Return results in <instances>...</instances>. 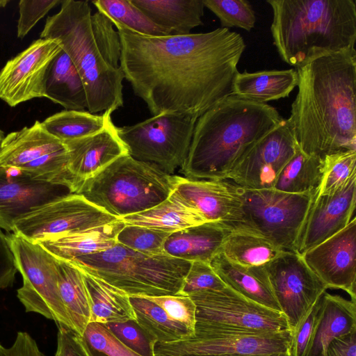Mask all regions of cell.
Returning <instances> with one entry per match:
<instances>
[{"mask_svg": "<svg viewBox=\"0 0 356 356\" xmlns=\"http://www.w3.org/2000/svg\"><path fill=\"white\" fill-rule=\"evenodd\" d=\"M111 22L120 37L124 79L152 116L172 113L197 119L232 95L246 47L238 33L218 28L149 36Z\"/></svg>", "mask_w": 356, "mask_h": 356, "instance_id": "cell-1", "label": "cell"}, {"mask_svg": "<svg viewBox=\"0 0 356 356\" xmlns=\"http://www.w3.org/2000/svg\"><path fill=\"white\" fill-rule=\"evenodd\" d=\"M296 70L298 90L286 121L299 148L321 159L356 151V53L322 55Z\"/></svg>", "mask_w": 356, "mask_h": 356, "instance_id": "cell-2", "label": "cell"}, {"mask_svg": "<svg viewBox=\"0 0 356 356\" xmlns=\"http://www.w3.org/2000/svg\"><path fill=\"white\" fill-rule=\"evenodd\" d=\"M40 38L58 41L72 60L84 83L88 112L111 114L123 106L120 37L106 15L92 14L88 1H63Z\"/></svg>", "mask_w": 356, "mask_h": 356, "instance_id": "cell-3", "label": "cell"}, {"mask_svg": "<svg viewBox=\"0 0 356 356\" xmlns=\"http://www.w3.org/2000/svg\"><path fill=\"white\" fill-rule=\"evenodd\" d=\"M283 119L268 104L227 97L197 118L182 174L191 179H225L238 159Z\"/></svg>", "mask_w": 356, "mask_h": 356, "instance_id": "cell-4", "label": "cell"}, {"mask_svg": "<svg viewBox=\"0 0 356 356\" xmlns=\"http://www.w3.org/2000/svg\"><path fill=\"white\" fill-rule=\"evenodd\" d=\"M281 59L296 68L322 55L356 53L355 0H267Z\"/></svg>", "mask_w": 356, "mask_h": 356, "instance_id": "cell-5", "label": "cell"}, {"mask_svg": "<svg viewBox=\"0 0 356 356\" xmlns=\"http://www.w3.org/2000/svg\"><path fill=\"white\" fill-rule=\"evenodd\" d=\"M68 263L129 296L145 297L179 294L191 264L165 254L141 253L118 243Z\"/></svg>", "mask_w": 356, "mask_h": 356, "instance_id": "cell-6", "label": "cell"}, {"mask_svg": "<svg viewBox=\"0 0 356 356\" xmlns=\"http://www.w3.org/2000/svg\"><path fill=\"white\" fill-rule=\"evenodd\" d=\"M175 177L126 154L82 182L76 193L120 218L149 209L168 198Z\"/></svg>", "mask_w": 356, "mask_h": 356, "instance_id": "cell-7", "label": "cell"}, {"mask_svg": "<svg viewBox=\"0 0 356 356\" xmlns=\"http://www.w3.org/2000/svg\"><path fill=\"white\" fill-rule=\"evenodd\" d=\"M241 222L232 231L261 236L284 251L296 252L297 241L315 193L296 194L240 187Z\"/></svg>", "mask_w": 356, "mask_h": 356, "instance_id": "cell-8", "label": "cell"}, {"mask_svg": "<svg viewBox=\"0 0 356 356\" xmlns=\"http://www.w3.org/2000/svg\"><path fill=\"white\" fill-rule=\"evenodd\" d=\"M197 120L166 113L116 131L129 155L172 175L185 162Z\"/></svg>", "mask_w": 356, "mask_h": 356, "instance_id": "cell-9", "label": "cell"}, {"mask_svg": "<svg viewBox=\"0 0 356 356\" xmlns=\"http://www.w3.org/2000/svg\"><path fill=\"white\" fill-rule=\"evenodd\" d=\"M6 236L23 277L17 296L26 312L73 330L59 292L56 258L38 243L14 233Z\"/></svg>", "mask_w": 356, "mask_h": 356, "instance_id": "cell-10", "label": "cell"}, {"mask_svg": "<svg viewBox=\"0 0 356 356\" xmlns=\"http://www.w3.org/2000/svg\"><path fill=\"white\" fill-rule=\"evenodd\" d=\"M65 144L36 120L28 127L8 134L0 145V165L17 168L31 177L68 187L76 184L67 168Z\"/></svg>", "mask_w": 356, "mask_h": 356, "instance_id": "cell-11", "label": "cell"}, {"mask_svg": "<svg viewBox=\"0 0 356 356\" xmlns=\"http://www.w3.org/2000/svg\"><path fill=\"white\" fill-rule=\"evenodd\" d=\"M196 306L195 329L277 332L290 330L284 315L259 305L227 286L188 296Z\"/></svg>", "mask_w": 356, "mask_h": 356, "instance_id": "cell-12", "label": "cell"}, {"mask_svg": "<svg viewBox=\"0 0 356 356\" xmlns=\"http://www.w3.org/2000/svg\"><path fill=\"white\" fill-rule=\"evenodd\" d=\"M291 330L277 332L195 329L188 339L156 343L155 356L270 355L289 353Z\"/></svg>", "mask_w": 356, "mask_h": 356, "instance_id": "cell-13", "label": "cell"}, {"mask_svg": "<svg viewBox=\"0 0 356 356\" xmlns=\"http://www.w3.org/2000/svg\"><path fill=\"white\" fill-rule=\"evenodd\" d=\"M117 218L88 201L72 193L54 200L16 221L13 233L37 242L102 226Z\"/></svg>", "mask_w": 356, "mask_h": 356, "instance_id": "cell-14", "label": "cell"}, {"mask_svg": "<svg viewBox=\"0 0 356 356\" xmlns=\"http://www.w3.org/2000/svg\"><path fill=\"white\" fill-rule=\"evenodd\" d=\"M264 266L280 311L293 330L327 288L296 252L284 251Z\"/></svg>", "mask_w": 356, "mask_h": 356, "instance_id": "cell-15", "label": "cell"}, {"mask_svg": "<svg viewBox=\"0 0 356 356\" xmlns=\"http://www.w3.org/2000/svg\"><path fill=\"white\" fill-rule=\"evenodd\" d=\"M296 147L286 119L284 118L238 159L225 179L245 189L273 188L278 175L293 156Z\"/></svg>", "mask_w": 356, "mask_h": 356, "instance_id": "cell-16", "label": "cell"}, {"mask_svg": "<svg viewBox=\"0 0 356 356\" xmlns=\"http://www.w3.org/2000/svg\"><path fill=\"white\" fill-rule=\"evenodd\" d=\"M61 49L58 41L40 38L8 60L0 71V99L14 107L44 97L49 66Z\"/></svg>", "mask_w": 356, "mask_h": 356, "instance_id": "cell-17", "label": "cell"}, {"mask_svg": "<svg viewBox=\"0 0 356 356\" xmlns=\"http://www.w3.org/2000/svg\"><path fill=\"white\" fill-rule=\"evenodd\" d=\"M168 197L194 210L207 222H219L230 231L241 220L240 187L227 179L199 180L176 176Z\"/></svg>", "mask_w": 356, "mask_h": 356, "instance_id": "cell-18", "label": "cell"}, {"mask_svg": "<svg viewBox=\"0 0 356 356\" xmlns=\"http://www.w3.org/2000/svg\"><path fill=\"white\" fill-rule=\"evenodd\" d=\"M327 288L345 291L356 302V218L301 255Z\"/></svg>", "mask_w": 356, "mask_h": 356, "instance_id": "cell-19", "label": "cell"}, {"mask_svg": "<svg viewBox=\"0 0 356 356\" xmlns=\"http://www.w3.org/2000/svg\"><path fill=\"white\" fill-rule=\"evenodd\" d=\"M72 193L65 186L35 179L17 168L0 165V229L13 231L20 218Z\"/></svg>", "mask_w": 356, "mask_h": 356, "instance_id": "cell-20", "label": "cell"}, {"mask_svg": "<svg viewBox=\"0 0 356 356\" xmlns=\"http://www.w3.org/2000/svg\"><path fill=\"white\" fill-rule=\"evenodd\" d=\"M356 204V178L339 191L314 197L301 229L296 252L302 255L343 229Z\"/></svg>", "mask_w": 356, "mask_h": 356, "instance_id": "cell-21", "label": "cell"}, {"mask_svg": "<svg viewBox=\"0 0 356 356\" xmlns=\"http://www.w3.org/2000/svg\"><path fill=\"white\" fill-rule=\"evenodd\" d=\"M63 143L67 152V168L76 182V191L82 182L128 154L111 120L97 133Z\"/></svg>", "mask_w": 356, "mask_h": 356, "instance_id": "cell-22", "label": "cell"}, {"mask_svg": "<svg viewBox=\"0 0 356 356\" xmlns=\"http://www.w3.org/2000/svg\"><path fill=\"white\" fill-rule=\"evenodd\" d=\"M355 330L356 302L325 291L321 295L320 310L305 356H325L333 340Z\"/></svg>", "mask_w": 356, "mask_h": 356, "instance_id": "cell-23", "label": "cell"}, {"mask_svg": "<svg viewBox=\"0 0 356 356\" xmlns=\"http://www.w3.org/2000/svg\"><path fill=\"white\" fill-rule=\"evenodd\" d=\"M230 229L216 222H207L171 233L166 238L164 254L174 258L210 263L221 251Z\"/></svg>", "mask_w": 356, "mask_h": 356, "instance_id": "cell-24", "label": "cell"}, {"mask_svg": "<svg viewBox=\"0 0 356 356\" xmlns=\"http://www.w3.org/2000/svg\"><path fill=\"white\" fill-rule=\"evenodd\" d=\"M210 264L228 287L249 300L281 312L265 266L238 264L227 259L221 252L211 259Z\"/></svg>", "mask_w": 356, "mask_h": 356, "instance_id": "cell-25", "label": "cell"}, {"mask_svg": "<svg viewBox=\"0 0 356 356\" xmlns=\"http://www.w3.org/2000/svg\"><path fill=\"white\" fill-rule=\"evenodd\" d=\"M125 223L120 219L111 223L77 232L46 238L35 243L55 258L70 262L74 259L110 249Z\"/></svg>", "mask_w": 356, "mask_h": 356, "instance_id": "cell-26", "label": "cell"}, {"mask_svg": "<svg viewBox=\"0 0 356 356\" xmlns=\"http://www.w3.org/2000/svg\"><path fill=\"white\" fill-rule=\"evenodd\" d=\"M298 85L296 69L238 72L235 76L232 95L261 103L289 97Z\"/></svg>", "mask_w": 356, "mask_h": 356, "instance_id": "cell-27", "label": "cell"}, {"mask_svg": "<svg viewBox=\"0 0 356 356\" xmlns=\"http://www.w3.org/2000/svg\"><path fill=\"white\" fill-rule=\"evenodd\" d=\"M44 97L65 110L84 111L88 107L81 75L68 55L61 49L50 63L45 79Z\"/></svg>", "mask_w": 356, "mask_h": 356, "instance_id": "cell-28", "label": "cell"}, {"mask_svg": "<svg viewBox=\"0 0 356 356\" xmlns=\"http://www.w3.org/2000/svg\"><path fill=\"white\" fill-rule=\"evenodd\" d=\"M157 26L171 34L186 35L202 24L203 0H131Z\"/></svg>", "mask_w": 356, "mask_h": 356, "instance_id": "cell-29", "label": "cell"}, {"mask_svg": "<svg viewBox=\"0 0 356 356\" xmlns=\"http://www.w3.org/2000/svg\"><path fill=\"white\" fill-rule=\"evenodd\" d=\"M81 271L89 298L90 323L105 325L135 319L127 294L88 273Z\"/></svg>", "mask_w": 356, "mask_h": 356, "instance_id": "cell-30", "label": "cell"}, {"mask_svg": "<svg viewBox=\"0 0 356 356\" xmlns=\"http://www.w3.org/2000/svg\"><path fill=\"white\" fill-rule=\"evenodd\" d=\"M57 259L58 283L61 300L73 326L81 336L90 321V307L82 272L76 266Z\"/></svg>", "mask_w": 356, "mask_h": 356, "instance_id": "cell-31", "label": "cell"}, {"mask_svg": "<svg viewBox=\"0 0 356 356\" xmlns=\"http://www.w3.org/2000/svg\"><path fill=\"white\" fill-rule=\"evenodd\" d=\"M119 219L126 225L169 233L207 222L196 211L169 197L149 209Z\"/></svg>", "mask_w": 356, "mask_h": 356, "instance_id": "cell-32", "label": "cell"}, {"mask_svg": "<svg viewBox=\"0 0 356 356\" xmlns=\"http://www.w3.org/2000/svg\"><path fill=\"white\" fill-rule=\"evenodd\" d=\"M135 319L157 343H168L188 339L194 332L169 316L156 302L145 296H129Z\"/></svg>", "mask_w": 356, "mask_h": 356, "instance_id": "cell-33", "label": "cell"}, {"mask_svg": "<svg viewBox=\"0 0 356 356\" xmlns=\"http://www.w3.org/2000/svg\"><path fill=\"white\" fill-rule=\"evenodd\" d=\"M220 252L236 264L260 266L284 251L261 236L243 231H231L225 238Z\"/></svg>", "mask_w": 356, "mask_h": 356, "instance_id": "cell-34", "label": "cell"}, {"mask_svg": "<svg viewBox=\"0 0 356 356\" xmlns=\"http://www.w3.org/2000/svg\"><path fill=\"white\" fill-rule=\"evenodd\" d=\"M321 170L322 159L305 154L297 145L293 156L280 172L273 188L296 194L316 193Z\"/></svg>", "mask_w": 356, "mask_h": 356, "instance_id": "cell-35", "label": "cell"}, {"mask_svg": "<svg viewBox=\"0 0 356 356\" xmlns=\"http://www.w3.org/2000/svg\"><path fill=\"white\" fill-rule=\"evenodd\" d=\"M111 113L95 115L86 111L65 110L41 122L43 128L62 142L78 139L104 129L111 120Z\"/></svg>", "mask_w": 356, "mask_h": 356, "instance_id": "cell-36", "label": "cell"}, {"mask_svg": "<svg viewBox=\"0 0 356 356\" xmlns=\"http://www.w3.org/2000/svg\"><path fill=\"white\" fill-rule=\"evenodd\" d=\"M97 11L113 22L142 35L163 36L171 33L155 24L131 0H96L91 2Z\"/></svg>", "mask_w": 356, "mask_h": 356, "instance_id": "cell-37", "label": "cell"}, {"mask_svg": "<svg viewBox=\"0 0 356 356\" xmlns=\"http://www.w3.org/2000/svg\"><path fill=\"white\" fill-rule=\"evenodd\" d=\"M321 179L316 196L334 193L356 178V151L346 150L322 159Z\"/></svg>", "mask_w": 356, "mask_h": 356, "instance_id": "cell-38", "label": "cell"}, {"mask_svg": "<svg viewBox=\"0 0 356 356\" xmlns=\"http://www.w3.org/2000/svg\"><path fill=\"white\" fill-rule=\"evenodd\" d=\"M204 7L219 19L221 28L237 27L250 31L255 25L256 15L247 0H203Z\"/></svg>", "mask_w": 356, "mask_h": 356, "instance_id": "cell-39", "label": "cell"}, {"mask_svg": "<svg viewBox=\"0 0 356 356\" xmlns=\"http://www.w3.org/2000/svg\"><path fill=\"white\" fill-rule=\"evenodd\" d=\"M79 337L88 356H140L120 341L103 324L90 323Z\"/></svg>", "mask_w": 356, "mask_h": 356, "instance_id": "cell-40", "label": "cell"}, {"mask_svg": "<svg viewBox=\"0 0 356 356\" xmlns=\"http://www.w3.org/2000/svg\"><path fill=\"white\" fill-rule=\"evenodd\" d=\"M171 233L145 227L126 225L117 235V243L150 255L164 254L163 246Z\"/></svg>", "mask_w": 356, "mask_h": 356, "instance_id": "cell-41", "label": "cell"}, {"mask_svg": "<svg viewBox=\"0 0 356 356\" xmlns=\"http://www.w3.org/2000/svg\"><path fill=\"white\" fill-rule=\"evenodd\" d=\"M120 341L140 356H155L157 343L136 319L104 325Z\"/></svg>", "mask_w": 356, "mask_h": 356, "instance_id": "cell-42", "label": "cell"}, {"mask_svg": "<svg viewBox=\"0 0 356 356\" xmlns=\"http://www.w3.org/2000/svg\"><path fill=\"white\" fill-rule=\"evenodd\" d=\"M226 286L227 285L216 274L210 263L193 261L179 295L190 296L195 293L218 290Z\"/></svg>", "mask_w": 356, "mask_h": 356, "instance_id": "cell-43", "label": "cell"}, {"mask_svg": "<svg viewBox=\"0 0 356 356\" xmlns=\"http://www.w3.org/2000/svg\"><path fill=\"white\" fill-rule=\"evenodd\" d=\"M147 298L161 307L170 318L195 333L196 306L190 296L177 294Z\"/></svg>", "mask_w": 356, "mask_h": 356, "instance_id": "cell-44", "label": "cell"}, {"mask_svg": "<svg viewBox=\"0 0 356 356\" xmlns=\"http://www.w3.org/2000/svg\"><path fill=\"white\" fill-rule=\"evenodd\" d=\"M321 295L299 321L295 328L291 330L292 336L289 349V356H305L309 345L320 310Z\"/></svg>", "mask_w": 356, "mask_h": 356, "instance_id": "cell-45", "label": "cell"}, {"mask_svg": "<svg viewBox=\"0 0 356 356\" xmlns=\"http://www.w3.org/2000/svg\"><path fill=\"white\" fill-rule=\"evenodd\" d=\"M58 0H21L19 2V19L17 35L24 38L37 22L54 7L61 4Z\"/></svg>", "mask_w": 356, "mask_h": 356, "instance_id": "cell-46", "label": "cell"}, {"mask_svg": "<svg viewBox=\"0 0 356 356\" xmlns=\"http://www.w3.org/2000/svg\"><path fill=\"white\" fill-rule=\"evenodd\" d=\"M17 271L7 236L0 229V290L13 285Z\"/></svg>", "mask_w": 356, "mask_h": 356, "instance_id": "cell-47", "label": "cell"}, {"mask_svg": "<svg viewBox=\"0 0 356 356\" xmlns=\"http://www.w3.org/2000/svg\"><path fill=\"white\" fill-rule=\"evenodd\" d=\"M57 349L58 356H88L80 337L71 328L58 325Z\"/></svg>", "mask_w": 356, "mask_h": 356, "instance_id": "cell-48", "label": "cell"}, {"mask_svg": "<svg viewBox=\"0 0 356 356\" xmlns=\"http://www.w3.org/2000/svg\"><path fill=\"white\" fill-rule=\"evenodd\" d=\"M8 356H45L35 340L26 332H18L13 345L7 348Z\"/></svg>", "mask_w": 356, "mask_h": 356, "instance_id": "cell-49", "label": "cell"}, {"mask_svg": "<svg viewBox=\"0 0 356 356\" xmlns=\"http://www.w3.org/2000/svg\"><path fill=\"white\" fill-rule=\"evenodd\" d=\"M325 356H356V330L333 340Z\"/></svg>", "mask_w": 356, "mask_h": 356, "instance_id": "cell-50", "label": "cell"}, {"mask_svg": "<svg viewBox=\"0 0 356 356\" xmlns=\"http://www.w3.org/2000/svg\"><path fill=\"white\" fill-rule=\"evenodd\" d=\"M183 356H289V353H275L270 355H183Z\"/></svg>", "mask_w": 356, "mask_h": 356, "instance_id": "cell-51", "label": "cell"}, {"mask_svg": "<svg viewBox=\"0 0 356 356\" xmlns=\"http://www.w3.org/2000/svg\"><path fill=\"white\" fill-rule=\"evenodd\" d=\"M0 356H8L7 348L0 343Z\"/></svg>", "mask_w": 356, "mask_h": 356, "instance_id": "cell-52", "label": "cell"}, {"mask_svg": "<svg viewBox=\"0 0 356 356\" xmlns=\"http://www.w3.org/2000/svg\"><path fill=\"white\" fill-rule=\"evenodd\" d=\"M8 1H0V8L6 6Z\"/></svg>", "mask_w": 356, "mask_h": 356, "instance_id": "cell-53", "label": "cell"}, {"mask_svg": "<svg viewBox=\"0 0 356 356\" xmlns=\"http://www.w3.org/2000/svg\"><path fill=\"white\" fill-rule=\"evenodd\" d=\"M4 137L5 136H4L3 132L0 129V143H1V141L3 140Z\"/></svg>", "mask_w": 356, "mask_h": 356, "instance_id": "cell-54", "label": "cell"}, {"mask_svg": "<svg viewBox=\"0 0 356 356\" xmlns=\"http://www.w3.org/2000/svg\"><path fill=\"white\" fill-rule=\"evenodd\" d=\"M54 356H58V354L56 352Z\"/></svg>", "mask_w": 356, "mask_h": 356, "instance_id": "cell-55", "label": "cell"}, {"mask_svg": "<svg viewBox=\"0 0 356 356\" xmlns=\"http://www.w3.org/2000/svg\"><path fill=\"white\" fill-rule=\"evenodd\" d=\"M0 145H1V143H0Z\"/></svg>", "mask_w": 356, "mask_h": 356, "instance_id": "cell-56", "label": "cell"}]
</instances>
